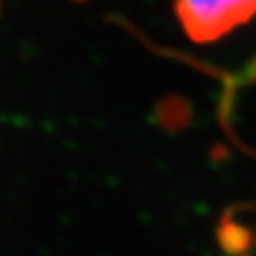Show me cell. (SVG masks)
Instances as JSON below:
<instances>
[{"label":"cell","mask_w":256,"mask_h":256,"mask_svg":"<svg viewBox=\"0 0 256 256\" xmlns=\"http://www.w3.org/2000/svg\"><path fill=\"white\" fill-rule=\"evenodd\" d=\"M194 118L192 102L182 95H167L156 102L152 120L160 129L167 133H178L188 129Z\"/></svg>","instance_id":"obj_2"},{"label":"cell","mask_w":256,"mask_h":256,"mask_svg":"<svg viewBox=\"0 0 256 256\" xmlns=\"http://www.w3.org/2000/svg\"><path fill=\"white\" fill-rule=\"evenodd\" d=\"M248 76H250V78H256V61L252 63V66H250V70H248Z\"/></svg>","instance_id":"obj_4"},{"label":"cell","mask_w":256,"mask_h":256,"mask_svg":"<svg viewBox=\"0 0 256 256\" xmlns=\"http://www.w3.org/2000/svg\"><path fill=\"white\" fill-rule=\"evenodd\" d=\"M174 12L194 42H212L256 16V0H174Z\"/></svg>","instance_id":"obj_1"},{"label":"cell","mask_w":256,"mask_h":256,"mask_svg":"<svg viewBox=\"0 0 256 256\" xmlns=\"http://www.w3.org/2000/svg\"><path fill=\"white\" fill-rule=\"evenodd\" d=\"M216 239H218L220 250L226 256H250L252 243H254V236L250 228L238 220L230 218V214L220 220Z\"/></svg>","instance_id":"obj_3"}]
</instances>
